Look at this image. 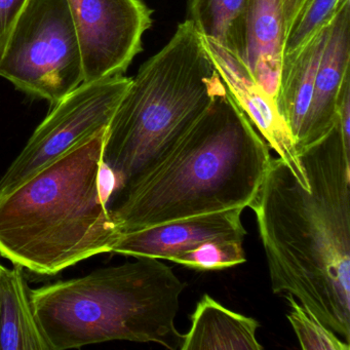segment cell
<instances>
[{"instance_id": "obj_1", "label": "cell", "mask_w": 350, "mask_h": 350, "mask_svg": "<svg viewBox=\"0 0 350 350\" xmlns=\"http://www.w3.org/2000/svg\"><path fill=\"white\" fill-rule=\"evenodd\" d=\"M310 189L272 157L249 208L274 294H290L350 342V159L336 126L300 154Z\"/></svg>"}, {"instance_id": "obj_2", "label": "cell", "mask_w": 350, "mask_h": 350, "mask_svg": "<svg viewBox=\"0 0 350 350\" xmlns=\"http://www.w3.org/2000/svg\"><path fill=\"white\" fill-rule=\"evenodd\" d=\"M270 147L226 85L202 118L154 163L116 190L108 210L120 234L250 206Z\"/></svg>"}, {"instance_id": "obj_3", "label": "cell", "mask_w": 350, "mask_h": 350, "mask_svg": "<svg viewBox=\"0 0 350 350\" xmlns=\"http://www.w3.org/2000/svg\"><path fill=\"white\" fill-rule=\"evenodd\" d=\"M106 131L0 193V255L53 275L111 253L122 234L108 210L116 181L102 161Z\"/></svg>"}, {"instance_id": "obj_4", "label": "cell", "mask_w": 350, "mask_h": 350, "mask_svg": "<svg viewBox=\"0 0 350 350\" xmlns=\"http://www.w3.org/2000/svg\"><path fill=\"white\" fill-rule=\"evenodd\" d=\"M186 286L161 260L137 257L30 290L29 296L51 350L116 340L177 349L183 335L175 319Z\"/></svg>"}, {"instance_id": "obj_5", "label": "cell", "mask_w": 350, "mask_h": 350, "mask_svg": "<svg viewBox=\"0 0 350 350\" xmlns=\"http://www.w3.org/2000/svg\"><path fill=\"white\" fill-rule=\"evenodd\" d=\"M224 87L200 34L185 20L140 67L108 124L102 161L116 191L173 146Z\"/></svg>"}, {"instance_id": "obj_6", "label": "cell", "mask_w": 350, "mask_h": 350, "mask_svg": "<svg viewBox=\"0 0 350 350\" xmlns=\"http://www.w3.org/2000/svg\"><path fill=\"white\" fill-rule=\"evenodd\" d=\"M0 77L52 107L83 83L67 0H27L0 57Z\"/></svg>"}, {"instance_id": "obj_7", "label": "cell", "mask_w": 350, "mask_h": 350, "mask_svg": "<svg viewBox=\"0 0 350 350\" xmlns=\"http://www.w3.org/2000/svg\"><path fill=\"white\" fill-rule=\"evenodd\" d=\"M131 77L83 83L52 107L17 159L0 179V193L11 189L87 137L107 128Z\"/></svg>"}, {"instance_id": "obj_8", "label": "cell", "mask_w": 350, "mask_h": 350, "mask_svg": "<svg viewBox=\"0 0 350 350\" xmlns=\"http://www.w3.org/2000/svg\"><path fill=\"white\" fill-rule=\"evenodd\" d=\"M67 3L81 46L83 83L124 75L142 52L143 34L152 25V12L143 0Z\"/></svg>"}, {"instance_id": "obj_9", "label": "cell", "mask_w": 350, "mask_h": 350, "mask_svg": "<svg viewBox=\"0 0 350 350\" xmlns=\"http://www.w3.org/2000/svg\"><path fill=\"white\" fill-rule=\"evenodd\" d=\"M200 38L215 68L237 105L245 112L270 149H273L286 163L297 181L305 189H310L294 138L278 113L273 98L258 85L239 57L212 38L204 36Z\"/></svg>"}, {"instance_id": "obj_10", "label": "cell", "mask_w": 350, "mask_h": 350, "mask_svg": "<svg viewBox=\"0 0 350 350\" xmlns=\"http://www.w3.org/2000/svg\"><path fill=\"white\" fill-rule=\"evenodd\" d=\"M245 208L211 213L165 223L120 235L112 254L167 260L215 239L243 241L247 230L241 222Z\"/></svg>"}, {"instance_id": "obj_11", "label": "cell", "mask_w": 350, "mask_h": 350, "mask_svg": "<svg viewBox=\"0 0 350 350\" xmlns=\"http://www.w3.org/2000/svg\"><path fill=\"white\" fill-rule=\"evenodd\" d=\"M350 75V0H345L329 24V36L317 68L312 101L299 154L325 138L337 122L344 81Z\"/></svg>"}, {"instance_id": "obj_12", "label": "cell", "mask_w": 350, "mask_h": 350, "mask_svg": "<svg viewBox=\"0 0 350 350\" xmlns=\"http://www.w3.org/2000/svg\"><path fill=\"white\" fill-rule=\"evenodd\" d=\"M284 40L282 0H249L243 62L258 85L273 99L278 89Z\"/></svg>"}, {"instance_id": "obj_13", "label": "cell", "mask_w": 350, "mask_h": 350, "mask_svg": "<svg viewBox=\"0 0 350 350\" xmlns=\"http://www.w3.org/2000/svg\"><path fill=\"white\" fill-rule=\"evenodd\" d=\"M331 22L302 48L282 57L274 102L294 138L296 148L310 109L315 77Z\"/></svg>"}, {"instance_id": "obj_14", "label": "cell", "mask_w": 350, "mask_h": 350, "mask_svg": "<svg viewBox=\"0 0 350 350\" xmlns=\"http://www.w3.org/2000/svg\"><path fill=\"white\" fill-rule=\"evenodd\" d=\"M181 350H262L256 334L259 321L223 306L206 294L190 317Z\"/></svg>"}, {"instance_id": "obj_15", "label": "cell", "mask_w": 350, "mask_h": 350, "mask_svg": "<svg viewBox=\"0 0 350 350\" xmlns=\"http://www.w3.org/2000/svg\"><path fill=\"white\" fill-rule=\"evenodd\" d=\"M22 267L0 269V350H51L34 314Z\"/></svg>"}, {"instance_id": "obj_16", "label": "cell", "mask_w": 350, "mask_h": 350, "mask_svg": "<svg viewBox=\"0 0 350 350\" xmlns=\"http://www.w3.org/2000/svg\"><path fill=\"white\" fill-rule=\"evenodd\" d=\"M247 5L249 0H188L186 20L243 60Z\"/></svg>"}, {"instance_id": "obj_17", "label": "cell", "mask_w": 350, "mask_h": 350, "mask_svg": "<svg viewBox=\"0 0 350 350\" xmlns=\"http://www.w3.org/2000/svg\"><path fill=\"white\" fill-rule=\"evenodd\" d=\"M243 243V241L232 239L204 241L193 249L174 256L170 261L200 271L227 269L247 261Z\"/></svg>"}, {"instance_id": "obj_18", "label": "cell", "mask_w": 350, "mask_h": 350, "mask_svg": "<svg viewBox=\"0 0 350 350\" xmlns=\"http://www.w3.org/2000/svg\"><path fill=\"white\" fill-rule=\"evenodd\" d=\"M286 298L290 305L286 317L303 350L350 349L349 344L340 340L333 331L315 319L294 296L286 294Z\"/></svg>"}, {"instance_id": "obj_19", "label": "cell", "mask_w": 350, "mask_h": 350, "mask_svg": "<svg viewBox=\"0 0 350 350\" xmlns=\"http://www.w3.org/2000/svg\"><path fill=\"white\" fill-rule=\"evenodd\" d=\"M345 0H308L284 40L282 57L302 48L335 17Z\"/></svg>"}, {"instance_id": "obj_20", "label": "cell", "mask_w": 350, "mask_h": 350, "mask_svg": "<svg viewBox=\"0 0 350 350\" xmlns=\"http://www.w3.org/2000/svg\"><path fill=\"white\" fill-rule=\"evenodd\" d=\"M27 0H0V57Z\"/></svg>"}, {"instance_id": "obj_21", "label": "cell", "mask_w": 350, "mask_h": 350, "mask_svg": "<svg viewBox=\"0 0 350 350\" xmlns=\"http://www.w3.org/2000/svg\"><path fill=\"white\" fill-rule=\"evenodd\" d=\"M337 126L344 153L350 159V75L344 81L338 105Z\"/></svg>"}, {"instance_id": "obj_22", "label": "cell", "mask_w": 350, "mask_h": 350, "mask_svg": "<svg viewBox=\"0 0 350 350\" xmlns=\"http://www.w3.org/2000/svg\"><path fill=\"white\" fill-rule=\"evenodd\" d=\"M308 0H282L286 36Z\"/></svg>"}, {"instance_id": "obj_23", "label": "cell", "mask_w": 350, "mask_h": 350, "mask_svg": "<svg viewBox=\"0 0 350 350\" xmlns=\"http://www.w3.org/2000/svg\"><path fill=\"white\" fill-rule=\"evenodd\" d=\"M1 266H3V265H1V264H0V269H1Z\"/></svg>"}]
</instances>
